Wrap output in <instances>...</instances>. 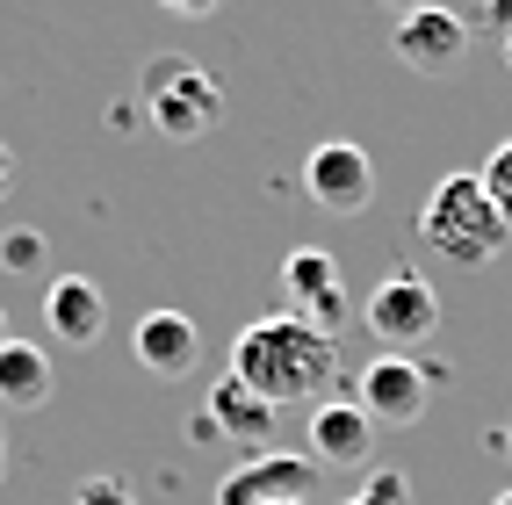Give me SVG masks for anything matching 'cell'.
<instances>
[{
  "mask_svg": "<svg viewBox=\"0 0 512 505\" xmlns=\"http://www.w3.org/2000/svg\"><path fill=\"white\" fill-rule=\"evenodd\" d=\"M231 376L260 390L267 404H318V390L339 376V340L318 325H303L296 311H275V318H253L246 332L231 340Z\"/></svg>",
  "mask_w": 512,
  "mask_h": 505,
  "instance_id": "6da1fadb",
  "label": "cell"
},
{
  "mask_svg": "<svg viewBox=\"0 0 512 505\" xmlns=\"http://www.w3.org/2000/svg\"><path fill=\"white\" fill-rule=\"evenodd\" d=\"M512 231L498 224L491 210V195L476 174H448L433 195H426V210H419V246L426 253H448L455 267H491L505 253Z\"/></svg>",
  "mask_w": 512,
  "mask_h": 505,
  "instance_id": "7a4b0ae2",
  "label": "cell"
},
{
  "mask_svg": "<svg viewBox=\"0 0 512 505\" xmlns=\"http://www.w3.org/2000/svg\"><path fill=\"white\" fill-rule=\"evenodd\" d=\"M138 94H145L152 130H159V138H174V145H195V138H210V130L224 123V87H217V73H202V65L181 58V51H159V58L145 65Z\"/></svg>",
  "mask_w": 512,
  "mask_h": 505,
  "instance_id": "3957f363",
  "label": "cell"
},
{
  "mask_svg": "<svg viewBox=\"0 0 512 505\" xmlns=\"http://www.w3.org/2000/svg\"><path fill=\"white\" fill-rule=\"evenodd\" d=\"M354 404L375 419V433L390 426H419L426 404H433V368L412 354H375L361 376H354Z\"/></svg>",
  "mask_w": 512,
  "mask_h": 505,
  "instance_id": "277c9868",
  "label": "cell"
},
{
  "mask_svg": "<svg viewBox=\"0 0 512 505\" xmlns=\"http://www.w3.org/2000/svg\"><path fill=\"white\" fill-rule=\"evenodd\" d=\"M361 318H368V332L383 340V354H412L419 340H433L440 332V296H433V282L426 275H390V282H375V296L361 303Z\"/></svg>",
  "mask_w": 512,
  "mask_h": 505,
  "instance_id": "5b68a950",
  "label": "cell"
},
{
  "mask_svg": "<svg viewBox=\"0 0 512 505\" xmlns=\"http://www.w3.org/2000/svg\"><path fill=\"white\" fill-rule=\"evenodd\" d=\"M303 195H311L318 210H332V217H361L375 202V159L354 138H325V145H311V159H303Z\"/></svg>",
  "mask_w": 512,
  "mask_h": 505,
  "instance_id": "8992f818",
  "label": "cell"
},
{
  "mask_svg": "<svg viewBox=\"0 0 512 505\" xmlns=\"http://www.w3.org/2000/svg\"><path fill=\"white\" fill-rule=\"evenodd\" d=\"M318 484V462L311 455H275V448H260L246 455L238 469H224L217 477V505H303Z\"/></svg>",
  "mask_w": 512,
  "mask_h": 505,
  "instance_id": "52a82bcc",
  "label": "cell"
},
{
  "mask_svg": "<svg viewBox=\"0 0 512 505\" xmlns=\"http://www.w3.org/2000/svg\"><path fill=\"white\" fill-rule=\"evenodd\" d=\"M390 51L412 65V73H448V65L469 51V22L455 8H440V0H426V8H412L390 29Z\"/></svg>",
  "mask_w": 512,
  "mask_h": 505,
  "instance_id": "ba28073f",
  "label": "cell"
},
{
  "mask_svg": "<svg viewBox=\"0 0 512 505\" xmlns=\"http://www.w3.org/2000/svg\"><path fill=\"white\" fill-rule=\"evenodd\" d=\"M282 296L296 303V318H303V325H318V332H332L339 318H347V289H339V260H332L325 246H296V253L282 260Z\"/></svg>",
  "mask_w": 512,
  "mask_h": 505,
  "instance_id": "9c48e42d",
  "label": "cell"
},
{
  "mask_svg": "<svg viewBox=\"0 0 512 505\" xmlns=\"http://www.w3.org/2000/svg\"><path fill=\"white\" fill-rule=\"evenodd\" d=\"M130 347H138V368L159 383H181L195 376V361H202V332L188 311H145L138 332H130Z\"/></svg>",
  "mask_w": 512,
  "mask_h": 505,
  "instance_id": "30bf717a",
  "label": "cell"
},
{
  "mask_svg": "<svg viewBox=\"0 0 512 505\" xmlns=\"http://www.w3.org/2000/svg\"><path fill=\"white\" fill-rule=\"evenodd\" d=\"M202 419H210L217 441H238V448H267V433H275V404H267L260 390H246L238 376H217L210 397H202Z\"/></svg>",
  "mask_w": 512,
  "mask_h": 505,
  "instance_id": "8fae6325",
  "label": "cell"
},
{
  "mask_svg": "<svg viewBox=\"0 0 512 505\" xmlns=\"http://www.w3.org/2000/svg\"><path fill=\"white\" fill-rule=\"evenodd\" d=\"M368 455H375V419L361 412L354 397L311 404V462H332V469H361Z\"/></svg>",
  "mask_w": 512,
  "mask_h": 505,
  "instance_id": "7c38bea8",
  "label": "cell"
},
{
  "mask_svg": "<svg viewBox=\"0 0 512 505\" xmlns=\"http://www.w3.org/2000/svg\"><path fill=\"white\" fill-rule=\"evenodd\" d=\"M44 325H51L58 347H94L101 325H109V296H101L87 275H58L44 289Z\"/></svg>",
  "mask_w": 512,
  "mask_h": 505,
  "instance_id": "4fadbf2b",
  "label": "cell"
},
{
  "mask_svg": "<svg viewBox=\"0 0 512 505\" xmlns=\"http://www.w3.org/2000/svg\"><path fill=\"white\" fill-rule=\"evenodd\" d=\"M51 390H58V368L44 347H29V340L0 347V412H44Z\"/></svg>",
  "mask_w": 512,
  "mask_h": 505,
  "instance_id": "5bb4252c",
  "label": "cell"
},
{
  "mask_svg": "<svg viewBox=\"0 0 512 505\" xmlns=\"http://www.w3.org/2000/svg\"><path fill=\"white\" fill-rule=\"evenodd\" d=\"M339 505H412V477H404V469H368L361 491L339 498Z\"/></svg>",
  "mask_w": 512,
  "mask_h": 505,
  "instance_id": "9a60e30c",
  "label": "cell"
},
{
  "mask_svg": "<svg viewBox=\"0 0 512 505\" xmlns=\"http://www.w3.org/2000/svg\"><path fill=\"white\" fill-rule=\"evenodd\" d=\"M476 181H484V195H491V210H498V224L512 231V138L484 159V174H476Z\"/></svg>",
  "mask_w": 512,
  "mask_h": 505,
  "instance_id": "2e32d148",
  "label": "cell"
},
{
  "mask_svg": "<svg viewBox=\"0 0 512 505\" xmlns=\"http://www.w3.org/2000/svg\"><path fill=\"white\" fill-rule=\"evenodd\" d=\"M0 267H8V275H37V267H44V239H37V231H8V239H0Z\"/></svg>",
  "mask_w": 512,
  "mask_h": 505,
  "instance_id": "e0dca14e",
  "label": "cell"
},
{
  "mask_svg": "<svg viewBox=\"0 0 512 505\" xmlns=\"http://www.w3.org/2000/svg\"><path fill=\"white\" fill-rule=\"evenodd\" d=\"M73 505H138V498H130L123 477H87V484L73 491Z\"/></svg>",
  "mask_w": 512,
  "mask_h": 505,
  "instance_id": "ac0fdd59",
  "label": "cell"
},
{
  "mask_svg": "<svg viewBox=\"0 0 512 505\" xmlns=\"http://www.w3.org/2000/svg\"><path fill=\"white\" fill-rule=\"evenodd\" d=\"M484 22L498 29V37H512V0H484Z\"/></svg>",
  "mask_w": 512,
  "mask_h": 505,
  "instance_id": "d6986e66",
  "label": "cell"
},
{
  "mask_svg": "<svg viewBox=\"0 0 512 505\" xmlns=\"http://www.w3.org/2000/svg\"><path fill=\"white\" fill-rule=\"evenodd\" d=\"M159 8H166V15H210L217 0H159Z\"/></svg>",
  "mask_w": 512,
  "mask_h": 505,
  "instance_id": "ffe728a7",
  "label": "cell"
},
{
  "mask_svg": "<svg viewBox=\"0 0 512 505\" xmlns=\"http://www.w3.org/2000/svg\"><path fill=\"white\" fill-rule=\"evenodd\" d=\"M8 181H15V159H8V138H0V195H8Z\"/></svg>",
  "mask_w": 512,
  "mask_h": 505,
  "instance_id": "44dd1931",
  "label": "cell"
},
{
  "mask_svg": "<svg viewBox=\"0 0 512 505\" xmlns=\"http://www.w3.org/2000/svg\"><path fill=\"white\" fill-rule=\"evenodd\" d=\"M375 8H397V15H412V8H426V0H375Z\"/></svg>",
  "mask_w": 512,
  "mask_h": 505,
  "instance_id": "7402d4cb",
  "label": "cell"
},
{
  "mask_svg": "<svg viewBox=\"0 0 512 505\" xmlns=\"http://www.w3.org/2000/svg\"><path fill=\"white\" fill-rule=\"evenodd\" d=\"M0 477H8V426H0Z\"/></svg>",
  "mask_w": 512,
  "mask_h": 505,
  "instance_id": "603a6c76",
  "label": "cell"
},
{
  "mask_svg": "<svg viewBox=\"0 0 512 505\" xmlns=\"http://www.w3.org/2000/svg\"><path fill=\"white\" fill-rule=\"evenodd\" d=\"M498 448H505V455H512V419H505V433H498Z\"/></svg>",
  "mask_w": 512,
  "mask_h": 505,
  "instance_id": "cb8c5ba5",
  "label": "cell"
},
{
  "mask_svg": "<svg viewBox=\"0 0 512 505\" xmlns=\"http://www.w3.org/2000/svg\"><path fill=\"white\" fill-rule=\"evenodd\" d=\"M8 340H15V332H8V311H0V347H8Z\"/></svg>",
  "mask_w": 512,
  "mask_h": 505,
  "instance_id": "d4e9b609",
  "label": "cell"
},
{
  "mask_svg": "<svg viewBox=\"0 0 512 505\" xmlns=\"http://www.w3.org/2000/svg\"><path fill=\"white\" fill-rule=\"evenodd\" d=\"M491 505H512V491H498V498H491Z\"/></svg>",
  "mask_w": 512,
  "mask_h": 505,
  "instance_id": "484cf974",
  "label": "cell"
},
{
  "mask_svg": "<svg viewBox=\"0 0 512 505\" xmlns=\"http://www.w3.org/2000/svg\"><path fill=\"white\" fill-rule=\"evenodd\" d=\"M505 65H512V37H505Z\"/></svg>",
  "mask_w": 512,
  "mask_h": 505,
  "instance_id": "4316f807",
  "label": "cell"
}]
</instances>
